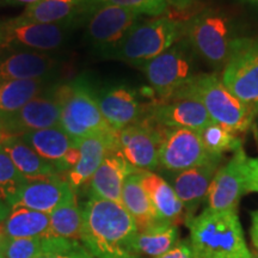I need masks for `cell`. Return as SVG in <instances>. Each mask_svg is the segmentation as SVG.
<instances>
[{"mask_svg": "<svg viewBox=\"0 0 258 258\" xmlns=\"http://www.w3.org/2000/svg\"><path fill=\"white\" fill-rule=\"evenodd\" d=\"M83 246L96 258H141L138 227L121 203L89 196L82 206Z\"/></svg>", "mask_w": 258, "mask_h": 258, "instance_id": "obj_1", "label": "cell"}, {"mask_svg": "<svg viewBox=\"0 0 258 258\" xmlns=\"http://www.w3.org/2000/svg\"><path fill=\"white\" fill-rule=\"evenodd\" d=\"M186 226L194 258H251L237 211L206 208Z\"/></svg>", "mask_w": 258, "mask_h": 258, "instance_id": "obj_2", "label": "cell"}, {"mask_svg": "<svg viewBox=\"0 0 258 258\" xmlns=\"http://www.w3.org/2000/svg\"><path fill=\"white\" fill-rule=\"evenodd\" d=\"M184 37L196 56L214 70H222L244 36L230 15L207 9L186 22Z\"/></svg>", "mask_w": 258, "mask_h": 258, "instance_id": "obj_3", "label": "cell"}, {"mask_svg": "<svg viewBox=\"0 0 258 258\" xmlns=\"http://www.w3.org/2000/svg\"><path fill=\"white\" fill-rule=\"evenodd\" d=\"M61 103L60 127L76 143L114 132L103 117L96 92L84 79L57 86Z\"/></svg>", "mask_w": 258, "mask_h": 258, "instance_id": "obj_4", "label": "cell"}, {"mask_svg": "<svg viewBox=\"0 0 258 258\" xmlns=\"http://www.w3.org/2000/svg\"><path fill=\"white\" fill-rule=\"evenodd\" d=\"M176 97L198 99L213 122L238 134L249 131L254 120L249 109L232 95L218 74L200 73Z\"/></svg>", "mask_w": 258, "mask_h": 258, "instance_id": "obj_5", "label": "cell"}, {"mask_svg": "<svg viewBox=\"0 0 258 258\" xmlns=\"http://www.w3.org/2000/svg\"><path fill=\"white\" fill-rule=\"evenodd\" d=\"M184 28L185 23L164 15L139 22L111 57L141 67L184 37Z\"/></svg>", "mask_w": 258, "mask_h": 258, "instance_id": "obj_6", "label": "cell"}, {"mask_svg": "<svg viewBox=\"0 0 258 258\" xmlns=\"http://www.w3.org/2000/svg\"><path fill=\"white\" fill-rule=\"evenodd\" d=\"M159 102L173 98L199 76L196 54L185 37L140 67Z\"/></svg>", "mask_w": 258, "mask_h": 258, "instance_id": "obj_7", "label": "cell"}, {"mask_svg": "<svg viewBox=\"0 0 258 258\" xmlns=\"http://www.w3.org/2000/svg\"><path fill=\"white\" fill-rule=\"evenodd\" d=\"M74 27L44 24L22 16L0 22V48L15 51L49 53L62 48Z\"/></svg>", "mask_w": 258, "mask_h": 258, "instance_id": "obj_8", "label": "cell"}, {"mask_svg": "<svg viewBox=\"0 0 258 258\" xmlns=\"http://www.w3.org/2000/svg\"><path fill=\"white\" fill-rule=\"evenodd\" d=\"M164 127L150 117L115 131V152L137 171H153L159 167V153Z\"/></svg>", "mask_w": 258, "mask_h": 258, "instance_id": "obj_9", "label": "cell"}, {"mask_svg": "<svg viewBox=\"0 0 258 258\" xmlns=\"http://www.w3.org/2000/svg\"><path fill=\"white\" fill-rule=\"evenodd\" d=\"M141 15L112 5H95L86 17L85 41L96 53L111 56Z\"/></svg>", "mask_w": 258, "mask_h": 258, "instance_id": "obj_10", "label": "cell"}, {"mask_svg": "<svg viewBox=\"0 0 258 258\" xmlns=\"http://www.w3.org/2000/svg\"><path fill=\"white\" fill-rule=\"evenodd\" d=\"M221 80L249 109L254 117L258 115V38L241 37L222 69Z\"/></svg>", "mask_w": 258, "mask_h": 258, "instance_id": "obj_11", "label": "cell"}, {"mask_svg": "<svg viewBox=\"0 0 258 258\" xmlns=\"http://www.w3.org/2000/svg\"><path fill=\"white\" fill-rule=\"evenodd\" d=\"M57 86L50 85L15 114L0 120L2 132L8 137H22L41 129L59 127L61 103Z\"/></svg>", "mask_w": 258, "mask_h": 258, "instance_id": "obj_12", "label": "cell"}, {"mask_svg": "<svg viewBox=\"0 0 258 258\" xmlns=\"http://www.w3.org/2000/svg\"><path fill=\"white\" fill-rule=\"evenodd\" d=\"M198 131L164 127L163 144L159 153V166L166 172H180L211 160Z\"/></svg>", "mask_w": 258, "mask_h": 258, "instance_id": "obj_13", "label": "cell"}, {"mask_svg": "<svg viewBox=\"0 0 258 258\" xmlns=\"http://www.w3.org/2000/svg\"><path fill=\"white\" fill-rule=\"evenodd\" d=\"M243 147L221 165L209 188L206 205L212 211H237L241 196L246 194V161Z\"/></svg>", "mask_w": 258, "mask_h": 258, "instance_id": "obj_14", "label": "cell"}, {"mask_svg": "<svg viewBox=\"0 0 258 258\" xmlns=\"http://www.w3.org/2000/svg\"><path fill=\"white\" fill-rule=\"evenodd\" d=\"M103 117L114 131L146 117L152 104H146L137 90L128 85H110L96 92Z\"/></svg>", "mask_w": 258, "mask_h": 258, "instance_id": "obj_15", "label": "cell"}, {"mask_svg": "<svg viewBox=\"0 0 258 258\" xmlns=\"http://www.w3.org/2000/svg\"><path fill=\"white\" fill-rule=\"evenodd\" d=\"M222 157H215L191 169L169 173L170 184L184 206L185 224L195 217L196 209L206 202L215 173L221 166Z\"/></svg>", "mask_w": 258, "mask_h": 258, "instance_id": "obj_16", "label": "cell"}, {"mask_svg": "<svg viewBox=\"0 0 258 258\" xmlns=\"http://www.w3.org/2000/svg\"><path fill=\"white\" fill-rule=\"evenodd\" d=\"M44 160L55 166L57 172L69 173L80 158L79 143L71 139L61 127L31 132L19 137Z\"/></svg>", "mask_w": 258, "mask_h": 258, "instance_id": "obj_17", "label": "cell"}, {"mask_svg": "<svg viewBox=\"0 0 258 258\" xmlns=\"http://www.w3.org/2000/svg\"><path fill=\"white\" fill-rule=\"evenodd\" d=\"M147 117L165 128H182L202 131L212 123L208 115L198 99L190 97H175L164 102L154 103L150 106Z\"/></svg>", "mask_w": 258, "mask_h": 258, "instance_id": "obj_18", "label": "cell"}, {"mask_svg": "<svg viewBox=\"0 0 258 258\" xmlns=\"http://www.w3.org/2000/svg\"><path fill=\"white\" fill-rule=\"evenodd\" d=\"M76 198V191L66 179L59 177L28 180L12 208L23 207L50 214L63 203Z\"/></svg>", "mask_w": 258, "mask_h": 258, "instance_id": "obj_19", "label": "cell"}, {"mask_svg": "<svg viewBox=\"0 0 258 258\" xmlns=\"http://www.w3.org/2000/svg\"><path fill=\"white\" fill-rule=\"evenodd\" d=\"M61 66L56 56L40 51H15L0 60V83L51 79Z\"/></svg>", "mask_w": 258, "mask_h": 258, "instance_id": "obj_20", "label": "cell"}, {"mask_svg": "<svg viewBox=\"0 0 258 258\" xmlns=\"http://www.w3.org/2000/svg\"><path fill=\"white\" fill-rule=\"evenodd\" d=\"M137 172L124 158L112 151L102 161L89 182V196L109 200L122 205V189L131 173Z\"/></svg>", "mask_w": 258, "mask_h": 258, "instance_id": "obj_21", "label": "cell"}, {"mask_svg": "<svg viewBox=\"0 0 258 258\" xmlns=\"http://www.w3.org/2000/svg\"><path fill=\"white\" fill-rule=\"evenodd\" d=\"M93 8L91 0H40L27 6L22 17L44 24L77 25Z\"/></svg>", "mask_w": 258, "mask_h": 258, "instance_id": "obj_22", "label": "cell"}, {"mask_svg": "<svg viewBox=\"0 0 258 258\" xmlns=\"http://www.w3.org/2000/svg\"><path fill=\"white\" fill-rule=\"evenodd\" d=\"M115 131L110 134H99L84 139L79 143L80 158L67 173V182L74 189L89 184L90 179L109 153L115 151Z\"/></svg>", "mask_w": 258, "mask_h": 258, "instance_id": "obj_23", "label": "cell"}, {"mask_svg": "<svg viewBox=\"0 0 258 258\" xmlns=\"http://www.w3.org/2000/svg\"><path fill=\"white\" fill-rule=\"evenodd\" d=\"M141 183L160 220L178 226L185 222L184 206L165 178L153 171H140Z\"/></svg>", "mask_w": 258, "mask_h": 258, "instance_id": "obj_24", "label": "cell"}, {"mask_svg": "<svg viewBox=\"0 0 258 258\" xmlns=\"http://www.w3.org/2000/svg\"><path fill=\"white\" fill-rule=\"evenodd\" d=\"M121 200L122 206L133 218L139 232L146 231L163 221L158 217L156 209L141 183L140 171L131 173L125 178Z\"/></svg>", "mask_w": 258, "mask_h": 258, "instance_id": "obj_25", "label": "cell"}, {"mask_svg": "<svg viewBox=\"0 0 258 258\" xmlns=\"http://www.w3.org/2000/svg\"><path fill=\"white\" fill-rule=\"evenodd\" d=\"M2 146L27 180L48 179L61 176L55 166L38 156L19 137H9L3 141Z\"/></svg>", "mask_w": 258, "mask_h": 258, "instance_id": "obj_26", "label": "cell"}, {"mask_svg": "<svg viewBox=\"0 0 258 258\" xmlns=\"http://www.w3.org/2000/svg\"><path fill=\"white\" fill-rule=\"evenodd\" d=\"M51 79L11 80L0 83V120L15 114L51 85Z\"/></svg>", "mask_w": 258, "mask_h": 258, "instance_id": "obj_27", "label": "cell"}, {"mask_svg": "<svg viewBox=\"0 0 258 258\" xmlns=\"http://www.w3.org/2000/svg\"><path fill=\"white\" fill-rule=\"evenodd\" d=\"M80 241L46 234L34 238H16L9 239L5 258H38L46 253L69 250Z\"/></svg>", "mask_w": 258, "mask_h": 258, "instance_id": "obj_28", "label": "cell"}, {"mask_svg": "<svg viewBox=\"0 0 258 258\" xmlns=\"http://www.w3.org/2000/svg\"><path fill=\"white\" fill-rule=\"evenodd\" d=\"M49 214L16 207L5 219L4 228L9 239L34 238L49 233Z\"/></svg>", "mask_w": 258, "mask_h": 258, "instance_id": "obj_29", "label": "cell"}, {"mask_svg": "<svg viewBox=\"0 0 258 258\" xmlns=\"http://www.w3.org/2000/svg\"><path fill=\"white\" fill-rule=\"evenodd\" d=\"M178 241V226L161 221L146 231L139 232L135 247L140 256L157 258L170 251Z\"/></svg>", "mask_w": 258, "mask_h": 258, "instance_id": "obj_30", "label": "cell"}, {"mask_svg": "<svg viewBox=\"0 0 258 258\" xmlns=\"http://www.w3.org/2000/svg\"><path fill=\"white\" fill-rule=\"evenodd\" d=\"M49 235L80 241L83 212L77 202V198L54 209L49 214Z\"/></svg>", "mask_w": 258, "mask_h": 258, "instance_id": "obj_31", "label": "cell"}, {"mask_svg": "<svg viewBox=\"0 0 258 258\" xmlns=\"http://www.w3.org/2000/svg\"><path fill=\"white\" fill-rule=\"evenodd\" d=\"M200 135L203 146L212 157H222L226 152H235L243 147L238 133L215 122L200 131Z\"/></svg>", "mask_w": 258, "mask_h": 258, "instance_id": "obj_32", "label": "cell"}, {"mask_svg": "<svg viewBox=\"0 0 258 258\" xmlns=\"http://www.w3.org/2000/svg\"><path fill=\"white\" fill-rule=\"evenodd\" d=\"M28 180L22 176L14 161L0 144V201L12 208Z\"/></svg>", "mask_w": 258, "mask_h": 258, "instance_id": "obj_33", "label": "cell"}, {"mask_svg": "<svg viewBox=\"0 0 258 258\" xmlns=\"http://www.w3.org/2000/svg\"><path fill=\"white\" fill-rule=\"evenodd\" d=\"M95 5H112L131 10L139 15H148L158 17L167 11V2L165 0H91Z\"/></svg>", "mask_w": 258, "mask_h": 258, "instance_id": "obj_34", "label": "cell"}, {"mask_svg": "<svg viewBox=\"0 0 258 258\" xmlns=\"http://www.w3.org/2000/svg\"><path fill=\"white\" fill-rule=\"evenodd\" d=\"M38 258H96L93 254L89 252L85 247L83 246L82 243H78L71 247L69 250L59 251V252L46 253Z\"/></svg>", "mask_w": 258, "mask_h": 258, "instance_id": "obj_35", "label": "cell"}, {"mask_svg": "<svg viewBox=\"0 0 258 258\" xmlns=\"http://www.w3.org/2000/svg\"><path fill=\"white\" fill-rule=\"evenodd\" d=\"M246 192H258V158H247Z\"/></svg>", "mask_w": 258, "mask_h": 258, "instance_id": "obj_36", "label": "cell"}, {"mask_svg": "<svg viewBox=\"0 0 258 258\" xmlns=\"http://www.w3.org/2000/svg\"><path fill=\"white\" fill-rule=\"evenodd\" d=\"M157 258H194V256L189 240H179L170 251Z\"/></svg>", "mask_w": 258, "mask_h": 258, "instance_id": "obj_37", "label": "cell"}, {"mask_svg": "<svg viewBox=\"0 0 258 258\" xmlns=\"http://www.w3.org/2000/svg\"><path fill=\"white\" fill-rule=\"evenodd\" d=\"M251 240H252L253 246L258 249V211L251 213Z\"/></svg>", "mask_w": 258, "mask_h": 258, "instance_id": "obj_38", "label": "cell"}, {"mask_svg": "<svg viewBox=\"0 0 258 258\" xmlns=\"http://www.w3.org/2000/svg\"><path fill=\"white\" fill-rule=\"evenodd\" d=\"M9 237L5 233L4 221L0 222V258H5V251L8 246Z\"/></svg>", "mask_w": 258, "mask_h": 258, "instance_id": "obj_39", "label": "cell"}, {"mask_svg": "<svg viewBox=\"0 0 258 258\" xmlns=\"http://www.w3.org/2000/svg\"><path fill=\"white\" fill-rule=\"evenodd\" d=\"M10 211H11V208H10L6 203L0 201V222L5 221V219L8 218V215L10 214Z\"/></svg>", "mask_w": 258, "mask_h": 258, "instance_id": "obj_40", "label": "cell"}, {"mask_svg": "<svg viewBox=\"0 0 258 258\" xmlns=\"http://www.w3.org/2000/svg\"><path fill=\"white\" fill-rule=\"evenodd\" d=\"M6 2L12 3V4H24L27 6H30L32 4H36L40 0H6Z\"/></svg>", "mask_w": 258, "mask_h": 258, "instance_id": "obj_41", "label": "cell"}, {"mask_svg": "<svg viewBox=\"0 0 258 258\" xmlns=\"http://www.w3.org/2000/svg\"><path fill=\"white\" fill-rule=\"evenodd\" d=\"M191 2L192 0H176V6L177 8H180V9H183V8H186V6H189L190 4H191Z\"/></svg>", "mask_w": 258, "mask_h": 258, "instance_id": "obj_42", "label": "cell"}, {"mask_svg": "<svg viewBox=\"0 0 258 258\" xmlns=\"http://www.w3.org/2000/svg\"><path fill=\"white\" fill-rule=\"evenodd\" d=\"M241 2L246 3V4H249L251 6H253V8L258 9V0H241Z\"/></svg>", "mask_w": 258, "mask_h": 258, "instance_id": "obj_43", "label": "cell"}, {"mask_svg": "<svg viewBox=\"0 0 258 258\" xmlns=\"http://www.w3.org/2000/svg\"><path fill=\"white\" fill-rule=\"evenodd\" d=\"M8 138H9L8 135H6L4 132H2V129H0V144H2L3 141H4L5 139H8Z\"/></svg>", "mask_w": 258, "mask_h": 258, "instance_id": "obj_44", "label": "cell"}, {"mask_svg": "<svg viewBox=\"0 0 258 258\" xmlns=\"http://www.w3.org/2000/svg\"><path fill=\"white\" fill-rule=\"evenodd\" d=\"M165 2H167V4H173V5H175L176 4V0H165Z\"/></svg>", "mask_w": 258, "mask_h": 258, "instance_id": "obj_45", "label": "cell"}, {"mask_svg": "<svg viewBox=\"0 0 258 258\" xmlns=\"http://www.w3.org/2000/svg\"><path fill=\"white\" fill-rule=\"evenodd\" d=\"M251 258H258V253L257 252L251 253Z\"/></svg>", "mask_w": 258, "mask_h": 258, "instance_id": "obj_46", "label": "cell"}]
</instances>
